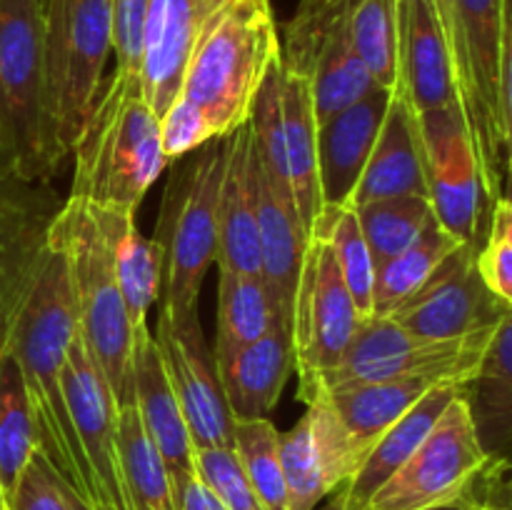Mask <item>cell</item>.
<instances>
[{
	"label": "cell",
	"instance_id": "cell-38",
	"mask_svg": "<svg viewBox=\"0 0 512 510\" xmlns=\"http://www.w3.org/2000/svg\"><path fill=\"white\" fill-rule=\"evenodd\" d=\"M400 0H353L348 20L350 45L378 88H395L398 78Z\"/></svg>",
	"mask_w": 512,
	"mask_h": 510
},
{
	"label": "cell",
	"instance_id": "cell-22",
	"mask_svg": "<svg viewBox=\"0 0 512 510\" xmlns=\"http://www.w3.org/2000/svg\"><path fill=\"white\" fill-rule=\"evenodd\" d=\"M393 88H375L358 103L318 123V180L323 208L350 205L378 140Z\"/></svg>",
	"mask_w": 512,
	"mask_h": 510
},
{
	"label": "cell",
	"instance_id": "cell-32",
	"mask_svg": "<svg viewBox=\"0 0 512 510\" xmlns=\"http://www.w3.org/2000/svg\"><path fill=\"white\" fill-rule=\"evenodd\" d=\"M118 453L128 510H178L168 470L145 435L135 405L118 408Z\"/></svg>",
	"mask_w": 512,
	"mask_h": 510
},
{
	"label": "cell",
	"instance_id": "cell-44",
	"mask_svg": "<svg viewBox=\"0 0 512 510\" xmlns=\"http://www.w3.org/2000/svg\"><path fill=\"white\" fill-rule=\"evenodd\" d=\"M63 475L50 465L40 450H35L20 473L13 493L8 495L10 510H70L65 498Z\"/></svg>",
	"mask_w": 512,
	"mask_h": 510
},
{
	"label": "cell",
	"instance_id": "cell-25",
	"mask_svg": "<svg viewBox=\"0 0 512 510\" xmlns=\"http://www.w3.org/2000/svg\"><path fill=\"white\" fill-rule=\"evenodd\" d=\"M250 160H253V133L245 123L225 135V168L218 193V243H215V263L220 273L260 275Z\"/></svg>",
	"mask_w": 512,
	"mask_h": 510
},
{
	"label": "cell",
	"instance_id": "cell-16",
	"mask_svg": "<svg viewBox=\"0 0 512 510\" xmlns=\"http://www.w3.org/2000/svg\"><path fill=\"white\" fill-rule=\"evenodd\" d=\"M153 340L195 450L233 448V415L225 403L213 350L205 343L200 318L173 325L160 315Z\"/></svg>",
	"mask_w": 512,
	"mask_h": 510
},
{
	"label": "cell",
	"instance_id": "cell-45",
	"mask_svg": "<svg viewBox=\"0 0 512 510\" xmlns=\"http://www.w3.org/2000/svg\"><path fill=\"white\" fill-rule=\"evenodd\" d=\"M148 5L150 0H110V40L120 73L140 75Z\"/></svg>",
	"mask_w": 512,
	"mask_h": 510
},
{
	"label": "cell",
	"instance_id": "cell-35",
	"mask_svg": "<svg viewBox=\"0 0 512 510\" xmlns=\"http://www.w3.org/2000/svg\"><path fill=\"white\" fill-rule=\"evenodd\" d=\"M360 230L365 235L375 265L393 255L403 253L413 243H418L428 228L438 223L433 205L423 195H398L383 198L355 208Z\"/></svg>",
	"mask_w": 512,
	"mask_h": 510
},
{
	"label": "cell",
	"instance_id": "cell-13",
	"mask_svg": "<svg viewBox=\"0 0 512 510\" xmlns=\"http://www.w3.org/2000/svg\"><path fill=\"white\" fill-rule=\"evenodd\" d=\"M63 395L83 458L85 503L93 510H128L120 475L118 403L80 335L65 360Z\"/></svg>",
	"mask_w": 512,
	"mask_h": 510
},
{
	"label": "cell",
	"instance_id": "cell-18",
	"mask_svg": "<svg viewBox=\"0 0 512 510\" xmlns=\"http://www.w3.org/2000/svg\"><path fill=\"white\" fill-rule=\"evenodd\" d=\"M395 90L418 118L460 105L440 0H400Z\"/></svg>",
	"mask_w": 512,
	"mask_h": 510
},
{
	"label": "cell",
	"instance_id": "cell-47",
	"mask_svg": "<svg viewBox=\"0 0 512 510\" xmlns=\"http://www.w3.org/2000/svg\"><path fill=\"white\" fill-rule=\"evenodd\" d=\"M175 505H178V510H225L223 503L210 493V488L198 478V475L190 478L188 483L178 490Z\"/></svg>",
	"mask_w": 512,
	"mask_h": 510
},
{
	"label": "cell",
	"instance_id": "cell-36",
	"mask_svg": "<svg viewBox=\"0 0 512 510\" xmlns=\"http://www.w3.org/2000/svg\"><path fill=\"white\" fill-rule=\"evenodd\" d=\"M35 450L40 448L30 415L28 390L15 358L5 353L0 358V483L5 495L13 493Z\"/></svg>",
	"mask_w": 512,
	"mask_h": 510
},
{
	"label": "cell",
	"instance_id": "cell-28",
	"mask_svg": "<svg viewBox=\"0 0 512 510\" xmlns=\"http://www.w3.org/2000/svg\"><path fill=\"white\" fill-rule=\"evenodd\" d=\"M88 208L108 248L133 333L148 328V310L163 288V250L155 240L140 235L135 210Z\"/></svg>",
	"mask_w": 512,
	"mask_h": 510
},
{
	"label": "cell",
	"instance_id": "cell-49",
	"mask_svg": "<svg viewBox=\"0 0 512 510\" xmlns=\"http://www.w3.org/2000/svg\"><path fill=\"white\" fill-rule=\"evenodd\" d=\"M63 488H65V498H68V508L70 510H93L88 503H85L83 495H80L78 490H75L73 485L68 483V480H63Z\"/></svg>",
	"mask_w": 512,
	"mask_h": 510
},
{
	"label": "cell",
	"instance_id": "cell-11",
	"mask_svg": "<svg viewBox=\"0 0 512 510\" xmlns=\"http://www.w3.org/2000/svg\"><path fill=\"white\" fill-rule=\"evenodd\" d=\"M363 315L358 313L325 235L310 233L293 303V353L298 395L305 405L318 395L325 375L343 360Z\"/></svg>",
	"mask_w": 512,
	"mask_h": 510
},
{
	"label": "cell",
	"instance_id": "cell-8",
	"mask_svg": "<svg viewBox=\"0 0 512 510\" xmlns=\"http://www.w3.org/2000/svg\"><path fill=\"white\" fill-rule=\"evenodd\" d=\"M110 53V0H45L48 110L65 158L103 85Z\"/></svg>",
	"mask_w": 512,
	"mask_h": 510
},
{
	"label": "cell",
	"instance_id": "cell-48",
	"mask_svg": "<svg viewBox=\"0 0 512 510\" xmlns=\"http://www.w3.org/2000/svg\"><path fill=\"white\" fill-rule=\"evenodd\" d=\"M480 508H483V473H480L478 480L470 485L468 493L460 495L458 500L438 505V508H428V510H480Z\"/></svg>",
	"mask_w": 512,
	"mask_h": 510
},
{
	"label": "cell",
	"instance_id": "cell-12",
	"mask_svg": "<svg viewBox=\"0 0 512 510\" xmlns=\"http://www.w3.org/2000/svg\"><path fill=\"white\" fill-rule=\"evenodd\" d=\"M490 455L475 430L468 398L455 395L423 443L370 498L368 510H428L453 503L478 480Z\"/></svg>",
	"mask_w": 512,
	"mask_h": 510
},
{
	"label": "cell",
	"instance_id": "cell-27",
	"mask_svg": "<svg viewBox=\"0 0 512 510\" xmlns=\"http://www.w3.org/2000/svg\"><path fill=\"white\" fill-rule=\"evenodd\" d=\"M200 20L203 10L198 0H150L140 58V88L158 118L180 95Z\"/></svg>",
	"mask_w": 512,
	"mask_h": 510
},
{
	"label": "cell",
	"instance_id": "cell-21",
	"mask_svg": "<svg viewBox=\"0 0 512 510\" xmlns=\"http://www.w3.org/2000/svg\"><path fill=\"white\" fill-rule=\"evenodd\" d=\"M250 178H253L255 220H258V250H260V278L268 285L270 295L293 318L295 290H298L300 268H303L305 248H308V230L303 228L298 208L283 193L278 183L268 175L260 163L253 145L250 160Z\"/></svg>",
	"mask_w": 512,
	"mask_h": 510
},
{
	"label": "cell",
	"instance_id": "cell-4",
	"mask_svg": "<svg viewBox=\"0 0 512 510\" xmlns=\"http://www.w3.org/2000/svg\"><path fill=\"white\" fill-rule=\"evenodd\" d=\"M280 60L270 0H223L200 20L180 95L208 115L215 138L248 123L265 75Z\"/></svg>",
	"mask_w": 512,
	"mask_h": 510
},
{
	"label": "cell",
	"instance_id": "cell-17",
	"mask_svg": "<svg viewBox=\"0 0 512 510\" xmlns=\"http://www.w3.org/2000/svg\"><path fill=\"white\" fill-rule=\"evenodd\" d=\"M58 208L48 183L0 180V358L10 348Z\"/></svg>",
	"mask_w": 512,
	"mask_h": 510
},
{
	"label": "cell",
	"instance_id": "cell-53",
	"mask_svg": "<svg viewBox=\"0 0 512 510\" xmlns=\"http://www.w3.org/2000/svg\"><path fill=\"white\" fill-rule=\"evenodd\" d=\"M0 180H5V175H3V165H0Z\"/></svg>",
	"mask_w": 512,
	"mask_h": 510
},
{
	"label": "cell",
	"instance_id": "cell-41",
	"mask_svg": "<svg viewBox=\"0 0 512 510\" xmlns=\"http://www.w3.org/2000/svg\"><path fill=\"white\" fill-rule=\"evenodd\" d=\"M512 205L510 200L498 198L488 215V235L478 245L475 268L485 288L503 303H512Z\"/></svg>",
	"mask_w": 512,
	"mask_h": 510
},
{
	"label": "cell",
	"instance_id": "cell-10",
	"mask_svg": "<svg viewBox=\"0 0 512 510\" xmlns=\"http://www.w3.org/2000/svg\"><path fill=\"white\" fill-rule=\"evenodd\" d=\"M495 330L458 340H428L405 330L388 315H370L363 318L343 360L325 375L318 393L398 378L468 385L483 363Z\"/></svg>",
	"mask_w": 512,
	"mask_h": 510
},
{
	"label": "cell",
	"instance_id": "cell-14",
	"mask_svg": "<svg viewBox=\"0 0 512 510\" xmlns=\"http://www.w3.org/2000/svg\"><path fill=\"white\" fill-rule=\"evenodd\" d=\"M418 123L435 218L460 243L480 245L483 215H490V205L460 105L420 115Z\"/></svg>",
	"mask_w": 512,
	"mask_h": 510
},
{
	"label": "cell",
	"instance_id": "cell-7",
	"mask_svg": "<svg viewBox=\"0 0 512 510\" xmlns=\"http://www.w3.org/2000/svg\"><path fill=\"white\" fill-rule=\"evenodd\" d=\"M165 185L155 243L163 250V313L173 325L198 318L200 285L215 260L225 138L190 153Z\"/></svg>",
	"mask_w": 512,
	"mask_h": 510
},
{
	"label": "cell",
	"instance_id": "cell-33",
	"mask_svg": "<svg viewBox=\"0 0 512 510\" xmlns=\"http://www.w3.org/2000/svg\"><path fill=\"white\" fill-rule=\"evenodd\" d=\"M458 245L460 240L455 235L435 223L418 243L375 265L373 315H390L410 295L418 293Z\"/></svg>",
	"mask_w": 512,
	"mask_h": 510
},
{
	"label": "cell",
	"instance_id": "cell-3",
	"mask_svg": "<svg viewBox=\"0 0 512 510\" xmlns=\"http://www.w3.org/2000/svg\"><path fill=\"white\" fill-rule=\"evenodd\" d=\"M70 155L75 168L68 198L93 208H138L168 165L158 115L145 100L140 75L113 70Z\"/></svg>",
	"mask_w": 512,
	"mask_h": 510
},
{
	"label": "cell",
	"instance_id": "cell-19",
	"mask_svg": "<svg viewBox=\"0 0 512 510\" xmlns=\"http://www.w3.org/2000/svg\"><path fill=\"white\" fill-rule=\"evenodd\" d=\"M133 405L150 443L163 458L173 483V495L195 478V445L190 440L183 410L165 375L163 358L150 328L133 333Z\"/></svg>",
	"mask_w": 512,
	"mask_h": 510
},
{
	"label": "cell",
	"instance_id": "cell-31",
	"mask_svg": "<svg viewBox=\"0 0 512 510\" xmlns=\"http://www.w3.org/2000/svg\"><path fill=\"white\" fill-rule=\"evenodd\" d=\"M278 320H290L278 308L260 275L220 273L218 278V333H215V365L228 360L245 345L263 338Z\"/></svg>",
	"mask_w": 512,
	"mask_h": 510
},
{
	"label": "cell",
	"instance_id": "cell-29",
	"mask_svg": "<svg viewBox=\"0 0 512 510\" xmlns=\"http://www.w3.org/2000/svg\"><path fill=\"white\" fill-rule=\"evenodd\" d=\"M465 385L438 383L373 445L365 463L358 473L348 480L340 490H335L340 498V510H368L370 498L393 478L400 465L418 450L425 435L433 430L440 415L450 405V400L463 393Z\"/></svg>",
	"mask_w": 512,
	"mask_h": 510
},
{
	"label": "cell",
	"instance_id": "cell-51",
	"mask_svg": "<svg viewBox=\"0 0 512 510\" xmlns=\"http://www.w3.org/2000/svg\"><path fill=\"white\" fill-rule=\"evenodd\" d=\"M218 3H223V0H198L200 10H203V18H205V15H208L210 10H213Z\"/></svg>",
	"mask_w": 512,
	"mask_h": 510
},
{
	"label": "cell",
	"instance_id": "cell-24",
	"mask_svg": "<svg viewBox=\"0 0 512 510\" xmlns=\"http://www.w3.org/2000/svg\"><path fill=\"white\" fill-rule=\"evenodd\" d=\"M435 380L428 378H398L378 380V383H355L345 388L323 390L315 400H323L333 413L345 448L353 460L355 473L365 463L373 445L428 393ZM313 403V400H310ZM308 403V405H310Z\"/></svg>",
	"mask_w": 512,
	"mask_h": 510
},
{
	"label": "cell",
	"instance_id": "cell-2",
	"mask_svg": "<svg viewBox=\"0 0 512 510\" xmlns=\"http://www.w3.org/2000/svg\"><path fill=\"white\" fill-rule=\"evenodd\" d=\"M460 113L488 205L503 198L512 133V28L508 0H440Z\"/></svg>",
	"mask_w": 512,
	"mask_h": 510
},
{
	"label": "cell",
	"instance_id": "cell-30",
	"mask_svg": "<svg viewBox=\"0 0 512 510\" xmlns=\"http://www.w3.org/2000/svg\"><path fill=\"white\" fill-rule=\"evenodd\" d=\"M512 318L503 320L490 340L475 378L465 385L475 430L490 458H503L500 448L510 435L512 370H510Z\"/></svg>",
	"mask_w": 512,
	"mask_h": 510
},
{
	"label": "cell",
	"instance_id": "cell-1",
	"mask_svg": "<svg viewBox=\"0 0 512 510\" xmlns=\"http://www.w3.org/2000/svg\"><path fill=\"white\" fill-rule=\"evenodd\" d=\"M78 335L73 288L63 253L45 238L43 258L15 323L8 353L28 390L38 448L85 498V468L63 395V368Z\"/></svg>",
	"mask_w": 512,
	"mask_h": 510
},
{
	"label": "cell",
	"instance_id": "cell-50",
	"mask_svg": "<svg viewBox=\"0 0 512 510\" xmlns=\"http://www.w3.org/2000/svg\"><path fill=\"white\" fill-rule=\"evenodd\" d=\"M315 510H340V498H338V493H330V495H328V503L318 505V508H315Z\"/></svg>",
	"mask_w": 512,
	"mask_h": 510
},
{
	"label": "cell",
	"instance_id": "cell-43",
	"mask_svg": "<svg viewBox=\"0 0 512 510\" xmlns=\"http://www.w3.org/2000/svg\"><path fill=\"white\" fill-rule=\"evenodd\" d=\"M160 125V148L168 163H178L185 155L195 153L205 143L215 140V130L208 115L190 103L188 98L178 95L158 118Z\"/></svg>",
	"mask_w": 512,
	"mask_h": 510
},
{
	"label": "cell",
	"instance_id": "cell-52",
	"mask_svg": "<svg viewBox=\"0 0 512 510\" xmlns=\"http://www.w3.org/2000/svg\"><path fill=\"white\" fill-rule=\"evenodd\" d=\"M0 510H10V505H8V495H5L3 483H0Z\"/></svg>",
	"mask_w": 512,
	"mask_h": 510
},
{
	"label": "cell",
	"instance_id": "cell-5",
	"mask_svg": "<svg viewBox=\"0 0 512 510\" xmlns=\"http://www.w3.org/2000/svg\"><path fill=\"white\" fill-rule=\"evenodd\" d=\"M45 83V0H0V165L5 178L48 183L65 163Z\"/></svg>",
	"mask_w": 512,
	"mask_h": 510
},
{
	"label": "cell",
	"instance_id": "cell-23",
	"mask_svg": "<svg viewBox=\"0 0 512 510\" xmlns=\"http://www.w3.org/2000/svg\"><path fill=\"white\" fill-rule=\"evenodd\" d=\"M398 195L428 198V173L418 115L393 88L378 140L350 198V208Z\"/></svg>",
	"mask_w": 512,
	"mask_h": 510
},
{
	"label": "cell",
	"instance_id": "cell-37",
	"mask_svg": "<svg viewBox=\"0 0 512 510\" xmlns=\"http://www.w3.org/2000/svg\"><path fill=\"white\" fill-rule=\"evenodd\" d=\"M310 233L325 235V240L333 248L335 260H338L345 285L353 295L355 308L363 318H370L373 315L375 258L370 253L368 243H365L355 208H350V205H343V208L325 205Z\"/></svg>",
	"mask_w": 512,
	"mask_h": 510
},
{
	"label": "cell",
	"instance_id": "cell-42",
	"mask_svg": "<svg viewBox=\"0 0 512 510\" xmlns=\"http://www.w3.org/2000/svg\"><path fill=\"white\" fill-rule=\"evenodd\" d=\"M195 475L208 485L225 510H265L233 448L195 450Z\"/></svg>",
	"mask_w": 512,
	"mask_h": 510
},
{
	"label": "cell",
	"instance_id": "cell-9",
	"mask_svg": "<svg viewBox=\"0 0 512 510\" xmlns=\"http://www.w3.org/2000/svg\"><path fill=\"white\" fill-rule=\"evenodd\" d=\"M248 125L260 163L293 200L310 235L323 213V195L318 180V120L308 78L285 68L280 58L255 95Z\"/></svg>",
	"mask_w": 512,
	"mask_h": 510
},
{
	"label": "cell",
	"instance_id": "cell-6",
	"mask_svg": "<svg viewBox=\"0 0 512 510\" xmlns=\"http://www.w3.org/2000/svg\"><path fill=\"white\" fill-rule=\"evenodd\" d=\"M48 243L63 253L78 313V335L103 373L118 408L133 405V325L93 213L68 198L48 225Z\"/></svg>",
	"mask_w": 512,
	"mask_h": 510
},
{
	"label": "cell",
	"instance_id": "cell-34",
	"mask_svg": "<svg viewBox=\"0 0 512 510\" xmlns=\"http://www.w3.org/2000/svg\"><path fill=\"white\" fill-rule=\"evenodd\" d=\"M308 83L318 123L340 113L348 105L358 103L360 98L378 88L363 60L355 55L348 30L330 38L320 48L313 70L308 75Z\"/></svg>",
	"mask_w": 512,
	"mask_h": 510
},
{
	"label": "cell",
	"instance_id": "cell-40",
	"mask_svg": "<svg viewBox=\"0 0 512 510\" xmlns=\"http://www.w3.org/2000/svg\"><path fill=\"white\" fill-rule=\"evenodd\" d=\"M350 8L353 0H300L298 13L285 28V45H280L285 68L308 78L320 48L348 30Z\"/></svg>",
	"mask_w": 512,
	"mask_h": 510
},
{
	"label": "cell",
	"instance_id": "cell-46",
	"mask_svg": "<svg viewBox=\"0 0 512 510\" xmlns=\"http://www.w3.org/2000/svg\"><path fill=\"white\" fill-rule=\"evenodd\" d=\"M505 473H508V460L490 458L483 470V508L480 510H510L505 498Z\"/></svg>",
	"mask_w": 512,
	"mask_h": 510
},
{
	"label": "cell",
	"instance_id": "cell-39",
	"mask_svg": "<svg viewBox=\"0 0 512 510\" xmlns=\"http://www.w3.org/2000/svg\"><path fill=\"white\" fill-rule=\"evenodd\" d=\"M233 450L265 510H290L280 468V433L270 418L233 420Z\"/></svg>",
	"mask_w": 512,
	"mask_h": 510
},
{
	"label": "cell",
	"instance_id": "cell-15",
	"mask_svg": "<svg viewBox=\"0 0 512 510\" xmlns=\"http://www.w3.org/2000/svg\"><path fill=\"white\" fill-rule=\"evenodd\" d=\"M475 243H460L428 278V283L388 315L410 333L428 340H458L490 333L510 315L475 268Z\"/></svg>",
	"mask_w": 512,
	"mask_h": 510
},
{
	"label": "cell",
	"instance_id": "cell-26",
	"mask_svg": "<svg viewBox=\"0 0 512 510\" xmlns=\"http://www.w3.org/2000/svg\"><path fill=\"white\" fill-rule=\"evenodd\" d=\"M233 420L268 418L295 368L293 325L278 320L263 338L215 365Z\"/></svg>",
	"mask_w": 512,
	"mask_h": 510
},
{
	"label": "cell",
	"instance_id": "cell-20",
	"mask_svg": "<svg viewBox=\"0 0 512 510\" xmlns=\"http://www.w3.org/2000/svg\"><path fill=\"white\" fill-rule=\"evenodd\" d=\"M338 425L325 403L315 400L303 418L280 433V468L290 510H315L350 480Z\"/></svg>",
	"mask_w": 512,
	"mask_h": 510
}]
</instances>
